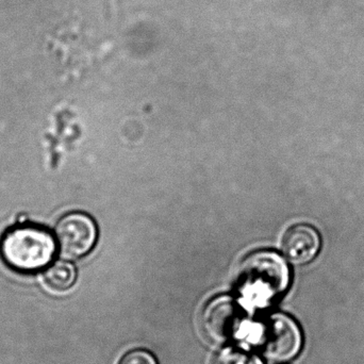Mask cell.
I'll list each match as a JSON object with an SVG mask.
<instances>
[{
	"mask_svg": "<svg viewBox=\"0 0 364 364\" xmlns=\"http://www.w3.org/2000/svg\"><path fill=\"white\" fill-rule=\"evenodd\" d=\"M250 341L269 360L288 363L301 352L303 333L291 316L276 312L255 324Z\"/></svg>",
	"mask_w": 364,
	"mask_h": 364,
	"instance_id": "obj_3",
	"label": "cell"
},
{
	"mask_svg": "<svg viewBox=\"0 0 364 364\" xmlns=\"http://www.w3.org/2000/svg\"><path fill=\"white\" fill-rule=\"evenodd\" d=\"M290 284V269L275 252L259 250L248 255L235 282L239 301L245 309H265L286 293Z\"/></svg>",
	"mask_w": 364,
	"mask_h": 364,
	"instance_id": "obj_1",
	"label": "cell"
},
{
	"mask_svg": "<svg viewBox=\"0 0 364 364\" xmlns=\"http://www.w3.org/2000/svg\"><path fill=\"white\" fill-rule=\"evenodd\" d=\"M43 277L50 290L64 292L72 288L76 282V267L68 261H55L45 269Z\"/></svg>",
	"mask_w": 364,
	"mask_h": 364,
	"instance_id": "obj_7",
	"label": "cell"
},
{
	"mask_svg": "<svg viewBox=\"0 0 364 364\" xmlns=\"http://www.w3.org/2000/svg\"><path fill=\"white\" fill-rule=\"evenodd\" d=\"M211 364H264L254 353L239 348H225L214 356Z\"/></svg>",
	"mask_w": 364,
	"mask_h": 364,
	"instance_id": "obj_8",
	"label": "cell"
},
{
	"mask_svg": "<svg viewBox=\"0 0 364 364\" xmlns=\"http://www.w3.org/2000/svg\"><path fill=\"white\" fill-rule=\"evenodd\" d=\"M58 250L64 260H77L91 252L97 240V227L91 216L72 212L62 216L55 229Z\"/></svg>",
	"mask_w": 364,
	"mask_h": 364,
	"instance_id": "obj_5",
	"label": "cell"
},
{
	"mask_svg": "<svg viewBox=\"0 0 364 364\" xmlns=\"http://www.w3.org/2000/svg\"><path fill=\"white\" fill-rule=\"evenodd\" d=\"M55 235L46 227L19 224L11 227L0 240V257L14 272L34 274L48 267L57 254Z\"/></svg>",
	"mask_w": 364,
	"mask_h": 364,
	"instance_id": "obj_2",
	"label": "cell"
},
{
	"mask_svg": "<svg viewBox=\"0 0 364 364\" xmlns=\"http://www.w3.org/2000/svg\"><path fill=\"white\" fill-rule=\"evenodd\" d=\"M282 252L293 264L303 265L314 260L321 248V237L314 227L299 224L291 227L282 239Z\"/></svg>",
	"mask_w": 364,
	"mask_h": 364,
	"instance_id": "obj_6",
	"label": "cell"
},
{
	"mask_svg": "<svg viewBox=\"0 0 364 364\" xmlns=\"http://www.w3.org/2000/svg\"><path fill=\"white\" fill-rule=\"evenodd\" d=\"M245 308L230 295H220L208 301L201 312V331L209 341L224 344L241 333Z\"/></svg>",
	"mask_w": 364,
	"mask_h": 364,
	"instance_id": "obj_4",
	"label": "cell"
},
{
	"mask_svg": "<svg viewBox=\"0 0 364 364\" xmlns=\"http://www.w3.org/2000/svg\"><path fill=\"white\" fill-rule=\"evenodd\" d=\"M117 364H158V361L149 350L136 348L124 354Z\"/></svg>",
	"mask_w": 364,
	"mask_h": 364,
	"instance_id": "obj_9",
	"label": "cell"
}]
</instances>
